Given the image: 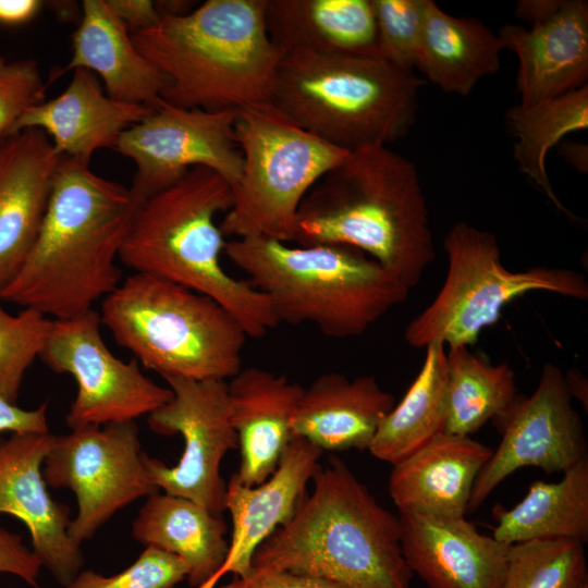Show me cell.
Segmentation results:
<instances>
[{
  "label": "cell",
  "mask_w": 588,
  "mask_h": 588,
  "mask_svg": "<svg viewBox=\"0 0 588 588\" xmlns=\"http://www.w3.org/2000/svg\"><path fill=\"white\" fill-rule=\"evenodd\" d=\"M73 72L59 96L28 109L8 135L27 128L41 130L59 156L89 166L98 149L114 148L121 134L152 108L117 101L103 91L93 72Z\"/></svg>",
  "instance_id": "obj_22"
},
{
  "label": "cell",
  "mask_w": 588,
  "mask_h": 588,
  "mask_svg": "<svg viewBox=\"0 0 588 588\" xmlns=\"http://www.w3.org/2000/svg\"><path fill=\"white\" fill-rule=\"evenodd\" d=\"M531 27L505 24L502 49L518 58L519 106L552 99L587 85L588 3L586 0H528L516 8Z\"/></svg>",
  "instance_id": "obj_16"
},
{
  "label": "cell",
  "mask_w": 588,
  "mask_h": 588,
  "mask_svg": "<svg viewBox=\"0 0 588 588\" xmlns=\"http://www.w3.org/2000/svg\"><path fill=\"white\" fill-rule=\"evenodd\" d=\"M446 366L444 432L470 437L488 420L500 427L520 399L513 368L506 362L492 365L466 345L450 347Z\"/></svg>",
  "instance_id": "obj_31"
},
{
  "label": "cell",
  "mask_w": 588,
  "mask_h": 588,
  "mask_svg": "<svg viewBox=\"0 0 588 588\" xmlns=\"http://www.w3.org/2000/svg\"><path fill=\"white\" fill-rule=\"evenodd\" d=\"M234 128L243 167L219 228L224 237L291 243L303 199L348 151L302 128L271 101L238 110Z\"/></svg>",
  "instance_id": "obj_9"
},
{
  "label": "cell",
  "mask_w": 588,
  "mask_h": 588,
  "mask_svg": "<svg viewBox=\"0 0 588 588\" xmlns=\"http://www.w3.org/2000/svg\"><path fill=\"white\" fill-rule=\"evenodd\" d=\"M228 526L221 515L182 497L155 493L133 523V536L146 547L179 556L195 588H213L228 555Z\"/></svg>",
  "instance_id": "obj_27"
},
{
  "label": "cell",
  "mask_w": 588,
  "mask_h": 588,
  "mask_svg": "<svg viewBox=\"0 0 588 588\" xmlns=\"http://www.w3.org/2000/svg\"><path fill=\"white\" fill-rule=\"evenodd\" d=\"M218 588H344L334 583L282 571L253 568L245 576H233Z\"/></svg>",
  "instance_id": "obj_39"
},
{
  "label": "cell",
  "mask_w": 588,
  "mask_h": 588,
  "mask_svg": "<svg viewBox=\"0 0 588 588\" xmlns=\"http://www.w3.org/2000/svg\"><path fill=\"white\" fill-rule=\"evenodd\" d=\"M52 440L50 432L13 433L0 443V514L25 524L33 552L66 586L78 574L84 559L69 535L70 507L52 500L42 476Z\"/></svg>",
  "instance_id": "obj_17"
},
{
  "label": "cell",
  "mask_w": 588,
  "mask_h": 588,
  "mask_svg": "<svg viewBox=\"0 0 588 588\" xmlns=\"http://www.w3.org/2000/svg\"><path fill=\"white\" fill-rule=\"evenodd\" d=\"M186 576L187 568L179 556L155 547H146L126 569L108 577L84 571L65 588H174Z\"/></svg>",
  "instance_id": "obj_36"
},
{
  "label": "cell",
  "mask_w": 588,
  "mask_h": 588,
  "mask_svg": "<svg viewBox=\"0 0 588 588\" xmlns=\"http://www.w3.org/2000/svg\"><path fill=\"white\" fill-rule=\"evenodd\" d=\"M85 69L98 75L106 94L121 102L156 108L169 77L135 47L131 34L106 0H84L72 34V57L64 71Z\"/></svg>",
  "instance_id": "obj_25"
},
{
  "label": "cell",
  "mask_w": 588,
  "mask_h": 588,
  "mask_svg": "<svg viewBox=\"0 0 588 588\" xmlns=\"http://www.w3.org/2000/svg\"><path fill=\"white\" fill-rule=\"evenodd\" d=\"M499 429L501 442L476 478L467 512L481 506L522 467L564 473L588 457L581 417L572 404L564 373L552 363L544 364L534 393L520 396Z\"/></svg>",
  "instance_id": "obj_15"
},
{
  "label": "cell",
  "mask_w": 588,
  "mask_h": 588,
  "mask_svg": "<svg viewBox=\"0 0 588 588\" xmlns=\"http://www.w3.org/2000/svg\"><path fill=\"white\" fill-rule=\"evenodd\" d=\"M427 82L378 53H294L280 62L271 102L346 151L403 138Z\"/></svg>",
  "instance_id": "obj_7"
},
{
  "label": "cell",
  "mask_w": 588,
  "mask_h": 588,
  "mask_svg": "<svg viewBox=\"0 0 588 588\" xmlns=\"http://www.w3.org/2000/svg\"><path fill=\"white\" fill-rule=\"evenodd\" d=\"M505 121L516 138L513 155L519 171L543 191L558 210L576 220L552 188L546 157L568 133L588 127V85L531 106L517 103L507 110Z\"/></svg>",
  "instance_id": "obj_32"
},
{
  "label": "cell",
  "mask_w": 588,
  "mask_h": 588,
  "mask_svg": "<svg viewBox=\"0 0 588 588\" xmlns=\"http://www.w3.org/2000/svg\"><path fill=\"white\" fill-rule=\"evenodd\" d=\"M232 185L205 167L139 206L119 259L134 270L207 295L226 309L249 338L259 339L279 322L268 298L221 264L225 237L216 217L232 206Z\"/></svg>",
  "instance_id": "obj_5"
},
{
  "label": "cell",
  "mask_w": 588,
  "mask_h": 588,
  "mask_svg": "<svg viewBox=\"0 0 588 588\" xmlns=\"http://www.w3.org/2000/svg\"><path fill=\"white\" fill-rule=\"evenodd\" d=\"M229 380L231 422L240 450L234 475L254 487L273 474L293 439V418L304 387L257 367L242 368Z\"/></svg>",
  "instance_id": "obj_21"
},
{
  "label": "cell",
  "mask_w": 588,
  "mask_h": 588,
  "mask_svg": "<svg viewBox=\"0 0 588 588\" xmlns=\"http://www.w3.org/2000/svg\"><path fill=\"white\" fill-rule=\"evenodd\" d=\"M394 406V396L372 376L353 379L326 372L304 388L293 418V438L322 451L368 450Z\"/></svg>",
  "instance_id": "obj_24"
},
{
  "label": "cell",
  "mask_w": 588,
  "mask_h": 588,
  "mask_svg": "<svg viewBox=\"0 0 588 588\" xmlns=\"http://www.w3.org/2000/svg\"><path fill=\"white\" fill-rule=\"evenodd\" d=\"M60 158L38 128L0 140V292L37 237Z\"/></svg>",
  "instance_id": "obj_19"
},
{
  "label": "cell",
  "mask_w": 588,
  "mask_h": 588,
  "mask_svg": "<svg viewBox=\"0 0 588 588\" xmlns=\"http://www.w3.org/2000/svg\"><path fill=\"white\" fill-rule=\"evenodd\" d=\"M113 14L130 34L155 27L161 19L156 2L150 0H106Z\"/></svg>",
  "instance_id": "obj_41"
},
{
  "label": "cell",
  "mask_w": 588,
  "mask_h": 588,
  "mask_svg": "<svg viewBox=\"0 0 588 588\" xmlns=\"http://www.w3.org/2000/svg\"><path fill=\"white\" fill-rule=\"evenodd\" d=\"M564 382L571 397L577 399L585 409H587L588 384L584 375L577 369H571L564 375Z\"/></svg>",
  "instance_id": "obj_44"
},
{
  "label": "cell",
  "mask_w": 588,
  "mask_h": 588,
  "mask_svg": "<svg viewBox=\"0 0 588 588\" xmlns=\"http://www.w3.org/2000/svg\"><path fill=\"white\" fill-rule=\"evenodd\" d=\"M294 514L256 550L253 568L324 579L344 588H411L399 516L332 455Z\"/></svg>",
  "instance_id": "obj_3"
},
{
  "label": "cell",
  "mask_w": 588,
  "mask_h": 588,
  "mask_svg": "<svg viewBox=\"0 0 588 588\" xmlns=\"http://www.w3.org/2000/svg\"><path fill=\"white\" fill-rule=\"evenodd\" d=\"M292 242L359 249L412 290L436 256L415 164L381 144L348 151L303 199Z\"/></svg>",
  "instance_id": "obj_2"
},
{
  "label": "cell",
  "mask_w": 588,
  "mask_h": 588,
  "mask_svg": "<svg viewBox=\"0 0 588 588\" xmlns=\"http://www.w3.org/2000/svg\"><path fill=\"white\" fill-rule=\"evenodd\" d=\"M585 584L584 543L547 539L509 546L501 588H581Z\"/></svg>",
  "instance_id": "obj_33"
},
{
  "label": "cell",
  "mask_w": 588,
  "mask_h": 588,
  "mask_svg": "<svg viewBox=\"0 0 588 588\" xmlns=\"http://www.w3.org/2000/svg\"><path fill=\"white\" fill-rule=\"evenodd\" d=\"M135 421L89 425L53 436L42 476L52 488L72 490L78 511L69 535L78 546L112 515L158 492L143 461Z\"/></svg>",
  "instance_id": "obj_11"
},
{
  "label": "cell",
  "mask_w": 588,
  "mask_h": 588,
  "mask_svg": "<svg viewBox=\"0 0 588 588\" xmlns=\"http://www.w3.org/2000/svg\"><path fill=\"white\" fill-rule=\"evenodd\" d=\"M492 537L511 546L531 540H588V457L563 473L558 482L534 481L512 509H493Z\"/></svg>",
  "instance_id": "obj_29"
},
{
  "label": "cell",
  "mask_w": 588,
  "mask_h": 588,
  "mask_svg": "<svg viewBox=\"0 0 588 588\" xmlns=\"http://www.w3.org/2000/svg\"><path fill=\"white\" fill-rule=\"evenodd\" d=\"M140 205L130 187L61 157L37 237L0 299L52 320L93 310L121 283L115 261Z\"/></svg>",
  "instance_id": "obj_1"
},
{
  "label": "cell",
  "mask_w": 588,
  "mask_h": 588,
  "mask_svg": "<svg viewBox=\"0 0 588 588\" xmlns=\"http://www.w3.org/2000/svg\"><path fill=\"white\" fill-rule=\"evenodd\" d=\"M42 5L38 0H0V25L26 24L40 12Z\"/></svg>",
  "instance_id": "obj_42"
},
{
  "label": "cell",
  "mask_w": 588,
  "mask_h": 588,
  "mask_svg": "<svg viewBox=\"0 0 588 588\" xmlns=\"http://www.w3.org/2000/svg\"><path fill=\"white\" fill-rule=\"evenodd\" d=\"M172 397L148 415L149 428L160 436L180 433L184 450L175 466L143 454L145 467L163 493L188 499L215 515L224 507L226 483L220 475L225 454L237 450L225 380L166 379Z\"/></svg>",
  "instance_id": "obj_12"
},
{
  "label": "cell",
  "mask_w": 588,
  "mask_h": 588,
  "mask_svg": "<svg viewBox=\"0 0 588 588\" xmlns=\"http://www.w3.org/2000/svg\"><path fill=\"white\" fill-rule=\"evenodd\" d=\"M42 564L21 537L0 526V573L15 575L38 588L37 579Z\"/></svg>",
  "instance_id": "obj_38"
},
{
  "label": "cell",
  "mask_w": 588,
  "mask_h": 588,
  "mask_svg": "<svg viewBox=\"0 0 588 588\" xmlns=\"http://www.w3.org/2000/svg\"><path fill=\"white\" fill-rule=\"evenodd\" d=\"M502 50L498 35L480 20L453 16L428 0L415 65L426 82L467 96L480 79L499 72Z\"/></svg>",
  "instance_id": "obj_28"
},
{
  "label": "cell",
  "mask_w": 588,
  "mask_h": 588,
  "mask_svg": "<svg viewBox=\"0 0 588 588\" xmlns=\"http://www.w3.org/2000/svg\"><path fill=\"white\" fill-rule=\"evenodd\" d=\"M560 154L564 157L565 161L571 163L577 170L581 172L587 171V146L580 143L564 142L559 145ZM556 146V147H558Z\"/></svg>",
  "instance_id": "obj_43"
},
{
  "label": "cell",
  "mask_w": 588,
  "mask_h": 588,
  "mask_svg": "<svg viewBox=\"0 0 588 588\" xmlns=\"http://www.w3.org/2000/svg\"><path fill=\"white\" fill-rule=\"evenodd\" d=\"M449 268L436 298L406 327L404 338L416 348L432 343L450 347L477 342L513 299L546 291L586 301V277L573 269L536 266L511 271L501 261L497 236L466 222L455 223L443 240Z\"/></svg>",
  "instance_id": "obj_10"
},
{
  "label": "cell",
  "mask_w": 588,
  "mask_h": 588,
  "mask_svg": "<svg viewBox=\"0 0 588 588\" xmlns=\"http://www.w3.org/2000/svg\"><path fill=\"white\" fill-rule=\"evenodd\" d=\"M492 452L470 437L442 432L392 465L390 497L400 513L464 517Z\"/></svg>",
  "instance_id": "obj_23"
},
{
  "label": "cell",
  "mask_w": 588,
  "mask_h": 588,
  "mask_svg": "<svg viewBox=\"0 0 588 588\" xmlns=\"http://www.w3.org/2000/svg\"><path fill=\"white\" fill-rule=\"evenodd\" d=\"M49 433L47 403L35 409H23L0 397V433Z\"/></svg>",
  "instance_id": "obj_40"
},
{
  "label": "cell",
  "mask_w": 588,
  "mask_h": 588,
  "mask_svg": "<svg viewBox=\"0 0 588 588\" xmlns=\"http://www.w3.org/2000/svg\"><path fill=\"white\" fill-rule=\"evenodd\" d=\"M52 319L33 308L16 315L0 305V397L16 404L26 370L39 357Z\"/></svg>",
  "instance_id": "obj_34"
},
{
  "label": "cell",
  "mask_w": 588,
  "mask_h": 588,
  "mask_svg": "<svg viewBox=\"0 0 588 588\" xmlns=\"http://www.w3.org/2000/svg\"><path fill=\"white\" fill-rule=\"evenodd\" d=\"M46 89L35 60L0 56V140L28 109L46 100Z\"/></svg>",
  "instance_id": "obj_37"
},
{
  "label": "cell",
  "mask_w": 588,
  "mask_h": 588,
  "mask_svg": "<svg viewBox=\"0 0 588 588\" xmlns=\"http://www.w3.org/2000/svg\"><path fill=\"white\" fill-rule=\"evenodd\" d=\"M237 114L238 110L207 111L161 100L125 130L114 149L136 167L130 187L135 198L142 204L194 167L213 170L233 187L243 167L235 139Z\"/></svg>",
  "instance_id": "obj_14"
},
{
  "label": "cell",
  "mask_w": 588,
  "mask_h": 588,
  "mask_svg": "<svg viewBox=\"0 0 588 588\" xmlns=\"http://www.w3.org/2000/svg\"><path fill=\"white\" fill-rule=\"evenodd\" d=\"M264 16L282 56L378 53L371 0H266Z\"/></svg>",
  "instance_id": "obj_26"
},
{
  "label": "cell",
  "mask_w": 588,
  "mask_h": 588,
  "mask_svg": "<svg viewBox=\"0 0 588 588\" xmlns=\"http://www.w3.org/2000/svg\"><path fill=\"white\" fill-rule=\"evenodd\" d=\"M427 3L428 0H371L379 56L414 72Z\"/></svg>",
  "instance_id": "obj_35"
},
{
  "label": "cell",
  "mask_w": 588,
  "mask_h": 588,
  "mask_svg": "<svg viewBox=\"0 0 588 588\" xmlns=\"http://www.w3.org/2000/svg\"><path fill=\"white\" fill-rule=\"evenodd\" d=\"M446 381L444 344H429L417 377L381 421L368 449L370 454L394 465L444 432Z\"/></svg>",
  "instance_id": "obj_30"
},
{
  "label": "cell",
  "mask_w": 588,
  "mask_h": 588,
  "mask_svg": "<svg viewBox=\"0 0 588 588\" xmlns=\"http://www.w3.org/2000/svg\"><path fill=\"white\" fill-rule=\"evenodd\" d=\"M322 452L305 439L293 438L278 467L262 483L248 487L232 475L226 483L224 507L231 515L233 530L218 579L225 573L245 576L252 571L256 550L294 514L320 467Z\"/></svg>",
  "instance_id": "obj_20"
},
{
  "label": "cell",
  "mask_w": 588,
  "mask_h": 588,
  "mask_svg": "<svg viewBox=\"0 0 588 588\" xmlns=\"http://www.w3.org/2000/svg\"><path fill=\"white\" fill-rule=\"evenodd\" d=\"M581 588H588V584H585Z\"/></svg>",
  "instance_id": "obj_45"
},
{
  "label": "cell",
  "mask_w": 588,
  "mask_h": 588,
  "mask_svg": "<svg viewBox=\"0 0 588 588\" xmlns=\"http://www.w3.org/2000/svg\"><path fill=\"white\" fill-rule=\"evenodd\" d=\"M405 562L427 588H501L509 546L464 517L400 513Z\"/></svg>",
  "instance_id": "obj_18"
},
{
  "label": "cell",
  "mask_w": 588,
  "mask_h": 588,
  "mask_svg": "<svg viewBox=\"0 0 588 588\" xmlns=\"http://www.w3.org/2000/svg\"><path fill=\"white\" fill-rule=\"evenodd\" d=\"M95 309L52 324L40 354L57 373H69L77 394L66 415L71 429L134 421L169 402L170 388L146 377L137 360L125 363L107 347Z\"/></svg>",
  "instance_id": "obj_13"
},
{
  "label": "cell",
  "mask_w": 588,
  "mask_h": 588,
  "mask_svg": "<svg viewBox=\"0 0 588 588\" xmlns=\"http://www.w3.org/2000/svg\"><path fill=\"white\" fill-rule=\"evenodd\" d=\"M224 254L268 298L279 324L309 323L329 338L365 333L411 291L350 246L233 238L226 241Z\"/></svg>",
  "instance_id": "obj_6"
},
{
  "label": "cell",
  "mask_w": 588,
  "mask_h": 588,
  "mask_svg": "<svg viewBox=\"0 0 588 588\" xmlns=\"http://www.w3.org/2000/svg\"><path fill=\"white\" fill-rule=\"evenodd\" d=\"M101 324L164 380H229L242 367L247 334L211 297L134 272L107 295Z\"/></svg>",
  "instance_id": "obj_8"
},
{
  "label": "cell",
  "mask_w": 588,
  "mask_h": 588,
  "mask_svg": "<svg viewBox=\"0 0 588 588\" xmlns=\"http://www.w3.org/2000/svg\"><path fill=\"white\" fill-rule=\"evenodd\" d=\"M266 0H207L131 34L170 79L162 100L207 111L270 101L282 54L265 25Z\"/></svg>",
  "instance_id": "obj_4"
}]
</instances>
